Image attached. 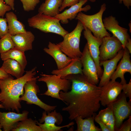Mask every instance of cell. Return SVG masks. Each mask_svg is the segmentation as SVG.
<instances>
[{"instance_id":"9","label":"cell","mask_w":131,"mask_h":131,"mask_svg":"<svg viewBox=\"0 0 131 131\" xmlns=\"http://www.w3.org/2000/svg\"><path fill=\"white\" fill-rule=\"evenodd\" d=\"M39 120V122L36 121V124L41 128L42 131H62V128H68L74 124L73 122H72L62 126L56 125L55 123L60 125L62 123L63 118L60 113L54 110L49 112L45 111L43 112L41 118Z\"/></svg>"},{"instance_id":"26","label":"cell","mask_w":131,"mask_h":131,"mask_svg":"<svg viewBox=\"0 0 131 131\" xmlns=\"http://www.w3.org/2000/svg\"><path fill=\"white\" fill-rule=\"evenodd\" d=\"M0 56L2 60L3 61L9 59L16 60L24 69L27 64V62L24 52L15 47L5 53L0 54Z\"/></svg>"},{"instance_id":"12","label":"cell","mask_w":131,"mask_h":131,"mask_svg":"<svg viewBox=\"0 0 131 131\" xmlns=\"http://www.w3.org/2000/svg\"><path fill=\"white\" fill-rule=\"evenodd\" d=\"M83 34L87 41L90 54L96 65L98 75L99 78L101 76L103 71L100 65L99 47L102 42V39L94 36L91 31L84 26Z\"/></svg>"},{"instance_id":"41","label":"cell","mask_w":131,"mask_h":131,"mask_svg":"<svg viewBox=\"0 0 131 131\" xmlns=\"http://www.w3.org/2000/svg\"><path fill=\"white\" fill-rule=\"evenodd\" d=\"M126 48L131 53V39L130 38H128L125 45Z\"/></svg>"},{"instance_id":"2","label":"cell","mask_w":131,"mask_h":131,"mask_svg":"<svg viewBox=\"0 0 131 131\" xmlns=\"http://www.w3.org/2000/svg\"><path fill=\"white\" fill-rule=\"evenodd\" d=\"M36 68L34 67L26 71L24 75L15 79L9 74L7 78L0 80V103L4 108L9 111H16L19 113L22 107L20 96L24 94L25 84L34 78L36 73Z\"/></svg>"},{"instance_id":"1","label":"cell","mask_w":131,"mask_h":131,"mask_svg":"<svg viewBox=\"0 0 131 131\" xmlns=\"http://www.w3.org/2000/svg\"><path fill=\"white\" fill-rule=\"evenodd\" d=\"M65 78L71 81V89L60 91L59 95L66 105L62 110L68 113L69 120L77 117L84 118L96 113L100 106L101 87L90 82L83 74L70 75Z\"/></svg>"},{"instance_id":"38","label":"cell","mask_w":131,"mask_h":131,"mask_svg":"<svg viewBox=\"0 0 131 131\" xmlns=\"http://www.w3.org/2000/svg\"><path fill=\"white\" fill-rule=\"evenodd\" d=\"M119 3L121 4L123 3L124 5L129 9L131 6V0H118Z\"/></svg>"},{"instance_id":"33","label":"cell","mask_w":131,"mask_h":131,"mask_svg":"<svg viewBox=\"0 0 131 131\" xmlns=\"http://www.w3.org/2000/svg\"><path fill=\"white\" fill-rule=\"evenodd\" d=\"M131 131V116L122 124L116 131Z\"/></svg>"},{"instance_id":"36","label":"cell","mask_w":131,"mask_h":131,"mask_svg":"<svg viewBox=\"0 0 131 131\" xmlns=\"http://www.w3.org/2000/svg\"><path fill=\"white\" fill-rule=\"evenodd\" d=\"M79 0H63L61 7L59 8L60 12L62 11L67 7H70L78 3Z\"/></svg>"},{"instance_id":"20","label":"cell","mask_w":131,"mask_h":131,"mask_svg":"<svg viewBox=\"0 0 131 131\" xmlns=\"http://www.w3.org/2000/svg\"><path fill=\"white\" fill-rule=\"evenodd\" d=\"M11 37L15 47L24 52L32 49L35 36L31 31L11 35Z\"/></svg>"},{"instance_id":"14","label":"cell","mask_w":131,"mask_h":131,"mask_svg":"<svg viewBox=\"0 0 131 131\" xmlns=\"http://www.w3.org/2000/svg\"><path fill=\"white\" fill-rule=\"evenodd\" d=\"M103 21L106 30L111 32L121 42L124 49L128 38L130 37L128 29L120 26L115 17L112 16L105 17Z\"/></svg>"},{"instance_id":"11","label":"cell","mask_w":131,"mask_h":131,"mask_svg":"<svg viewBox=\"0 0 131 131\" xmlns=\"http://www.w3.org/2000/svg\"><path fill=\"white\" fill-rule=\"evenodd\" d=\"M123 49L121 42L113 35L103 37L99 47L100 61H105L113 58Z\"/></svg>"},{"instance_id":"44","label":"cell","mask_w":131,"mask_h":131,"mask_svg":"<svg viewBox=\"0 0 131 131\" xmlns=\"http://www.w3.org/2000/svg\"><path fill=\"white\" fill-rule=\"evenodd\" d=\"M2 128V126H1L0 124V131H2L1 129Z\"/></svg>"},{"instance_id":"40","label":"cell","mask_w":131,"mask_h":131,"mask_svg":"<svg viewBox=\"0 0 131 131\" xmlns=\"http://www.w3.org/2000/svg\"><path fill=\"white\" fill-rule=\"evenodd\" d=\"M4 0L6 3L11 7L12 10H14V1L15 0Z\"/></svg>"},{"instance_id":"21","label":"cell","mask_w":131,"mask_h":131,"mask_svg":"<svg viewBox=\"0 0 131 131\" xmlns=\"http://www.w3.org/2000/svg\"><path fill=\"white\" fill-rule=\"evenodd\" d=\"M82 67L80 58L74 59L64 68L60 69L54 70L52 71L51 73L64 78L70 75L82 74Z\"/></svg>"},{"instance_id":"27","label":"cell","mask_w":131,"mask_h":131,"mask_svg":"<svg viewBox=\"0 0 131 131\" xmlns=\"http://www.w3.org/2000/svg\"><path fill=\"white\" fill-rule=\"evenodd\" d=\"M12 131H42V130L39 126L36 125V121L30 118L19 122L16 127Z\"/></svg>"},{"instance_id":"32","label":"cell","mask_w":131,"mask_h":131,"mask_svg":"<svg viewBox=\"0 0 131 131\" xmlns=\"http://www.w3.org/2000/svg\"><path fill=\"white\" fill-rule=\"evenodd\" d=\"M11 10V7L6 3L4 0H0V17H3L7 12Z\"/></svg>"},{"instance_id":"23","label":"cell","mask_w":131,"mask_h":131,"mask_svg":"<svg viewBox=\"0 0 131 131\" xmlns=\"http://www.w3.org/2000/svg\"><path fill=\"white\" fill-rule=\"evenodd\" d=\"M63 0H45L38 8V13L54 17L60 13Z\"/></svg>"},{"instance_id":"17","label":"cell","mask_w":131,"mask_h":131,"mask_svg":"<svg viewBox=\"0 0 131 131\" xmlns=\"http://www.w3.org/2000/svg\"><path fill=\"white\" fill-rule=\"evenodd\" d=\"M88 0H79L78 3L70 6L69 8L65 10L62 13H59L54 17L60 21L62 24H67L69 22V20H71L75 18L80 12H87L91 9V7L89 5L82 7Z\"/></svg>"},{"instance_id":"3","label":"cell","mask_w":131,"mask_h":131,"mask_svg":"<svg viewBox=\"0 0 131 131\" xmlns=\"http://www.w3.org/2000/svg\"><path fill=\"white\" fill-rule=\"evenodd\" d=\"M84 28L82 23L78 20L75 29L66 34L63 40L56 44L62 51L69 57L74 59L80 58L82 54L80 49L81 33Z\"/></svg>"},{"instance_id":"5","label":"cell","mask_w":131,"mask_h":131,"mask_svg":"<svg viewBox=\"0 0 131 131\" xmlns=\"http://www.w3.org/2000/svg\"><path fill=\"white\" fill-rule=\"evenodd\" d=\"M29 26L43 32L52 33L63 37L68 33L61 26L57 19L50 16L38 13L28 18Z\"/></svg>"},{"instance_id":"22","label":"cell","mask_w":131,"mask_h":131,"mask_svg":"<svg viewBox=\"0 0 131 131\" xmlns=\"http://www.w3.org/2000/svg\"><path fill=\"white\" fill-rule=\"evenodd\" d=\"M5 16L8 25V33L11 35L26 32L25 25L18 20L17 16L13 12H7Z\"/></svg>"},{"instance_id":"31","label":"cell","mask_w":131,"mask_h":131,"mask_svg":"<svg viewBox=\"0 0 131 131\" xmlns=\"http://www.w3.org/2000/svg\"><path fill=\"white\" fill-rule=\"evenodd\" d=\"M8 33V28L6 18L0 17V39Z\"/></svg>"},{"instance_id":"28","label":"cell","mask_w":131,"mask_h":131,"mask_svg":"<svg viewBox=\"0 0 131 131\" xmlns=\"http://www.w3.org/2000/svg\"><path fill=\"white\" fill-rule=\"evenodd\" d=\"M14 47L11 35L9 33L0 39V54L5 53Z\"/></svg>"},{"instance_id":"43","label":"cell","mask_w":131,"mask_h":131,"mask_svg":"<svg viewBox=\"0 0 131 131\" xmlns=\"http://www.w3.org/2000/svg\"><path fill=\"white\" fill-rule=\"evenodd\" d=\"M89 0L90 1L92 2H94L96 1V0Z\"/></svg>"},{"instance_id":"24","label":"cell","mask_w":131,"mask_h":131,"mask_svg":"<svg viewBox=\"0 0 131 131\" xmlns=\"http://www.w3.org/2000/svg\"><path fill=\"white\" fill-rule=\"evenodd\" d=\"M0 67L7 74L14 76L16 78L22 76L25 71L18 62L11 59L4 61Z\"/></svg>"},{"instance_id":"7","label":"cell","mask_w":131,"mask_h":131,"mask_svg":"<svg viewBox=\"0 0 131 131\" xmlns=\"http://www.w3.org/2000/svg\"><path fill=\"white\" fill-rule=\"evenodd\" d=\"M39 76L35 77L33 79L27 81L24 86L25 91L23 95L20 98V101H25L28 104H34L44 109L47 112L54 110L57 106H51L43 102L39 99L37 94L40 92L38 86L36 84Z\"/></svg>"},{"instance_id":"35","label":"cell","mask_w":131,"mask_h":131,"mask_svg":"<svg viewBox=\"0 0 131 131\" xmlns=\"http://www.w3.org/2000/svg\"><path fill=\"white\" fill-rule=\"evenodd\" d=\"M122 85V90L126 97L129 98V100H131V79L129 83Z\"/></svg>"},{"instance_id":"25","label":"cell","mask_w":131,"mask_h":131,"mask_svg":"<svg viewBox=\"0 0 131 131\" xmlns=\"http://www.w3.org/2000/svg\"><path fill=\"white\" fill-rule=\"evenodd\" d=\"M96 113L92 116L83 118L77 117L74 119L77 125L76 131H101L100 128L95 125L94 121Z\"/></svg>"},{"instance_id":"18","label":"cell","mask_w":131,"mask_h":131,"mask_svg":"<svg viewBox=\"0 0 131 131\" xmlns=\"http://www.w3.org/2000/svg\"><path fill=\"white\" fill-rule=\"evenodd\" d=\"M124 49L123 57L110 79L111 80L115 81L117 78H120L121 82L120 83L122 85L126 83L124 77L125 74L129 72L131 74L130 53L126 48Z\"/></svg>"},{"instance_id":"6","label":"cell","mask_w":131,"mask_h":131,"mask_svg":"<svg viewBox=\"0 0 131 131\" xmlns=\"http://www.w3.org/2000/svg\"><path fill=\"white\" fill-rule=\"evenodd\" d=\"M41 75V77L38 78V81L45 82L47 85V90L40 95L50 96L62 101L60 96L59 92L60 91L67 92L70 90L71 85V81L65 78H62L55 74H44Z\"/></svg>"},{"instance_id":"10","label":"cell","mask_w":131,"mask_h":131,"mask_svg":"<svg viewBox=\"0 0 131 131\" xmlns=\"http://www.w3.org/2000/svg\"><path fill=\"white\" fill-rule=\"evenodd\" d=\"M80 59L83 67L82 74L90 82L97 85L99 81L97 69L89 52L87 43L84 46Z\"/></svg>"},{"instance_id":"19","label":"cell","mask_w":131,"mask_h":131,"mask_svg":"<svg viewBox=\"0 0 131 131\" xmlns=\"http://www.w3.org/2000/svg\"><path fill=\"white\" fill-rule=\"evenodd\" d=\"M43 50L54 59L58 69L67 65L73 59L69 57L63 53L56 44L51 42H49L48 48H44Z\"/></svg>"},{"instance_id":"29","label":"cell","mask_w":131,"mask_h":131,"mask_svg":"<svg viewBox=\"0 0 131 131\" xmlns=\"http://www.w3.org/2000/svg\"><path fill=\"white\" fill-rule=\"evenodd\" d=\"M103 109L100 110L95 117L101 121L106 124L109 120L111 109L109 106Z\"/></svg>"},{"instance_id":"30","label":"cell","mask_w":131,"mask_h":131,"mask_svg":"<svg viewBox=\"0 0 131 131\" xmlns=\"http://www.w3.org/2000/svg\"><path fill=\"white\" fill-rule=\"evenodd\" d=\"M20 0L22 4L24 10L27 12L34 10L40 2V0Z\"/></svg>"},{"instance_id":"13","label":"cell","mask_w":131,"mask_h":131,"mask_svg":"<svg viewBox=\"0 0 131 131\" xmlns=\"http://www.w3.org/2000/svg\"><path fill=\"white\" fill-rule=\"evenodd\" d=\"M101 87L100 103L106 106L116 100L122 90V85L116 81L111 80Z\"/></svg>"},{"instance_id":"16","label":"cell","mask_w":131,"mask_h":131,"mask_svg":"<svg viewBox=\"0 0 131 131\" xmlns=\"http://www.w3.org/2000/svg\"><path fill=\"white\" fill-rule=\"evenodd\" d=\"M124 51L123 49L120 50L117 55L111 59L100 61V65L103 66L104 70L100 78L98 86L101 87L110 81L116 69L118 62L123 57Z\"/></svg>"},{"instance_id":"37","label":"cell","mask_w":131,"mask_h":131,"mask_svg":"<svg viewBox=\"0 0 131 131\" xmlns=\"http://www.w3.org/2000/svg\"><path fill=\"white\" fill-rule=\"evenodd\" d=\"M94 121L98 124L100 127V128L102 131H109L107 128L105 124L101 121L95 117Z\"/></svg>"},{"instance_id":"8","label":"cell","mask_w":131,"mask_h":131,"mask_svg":"<svg viewBox=\"0 0 131 131\" xmlns=\"http://www.w3.org/2000/svg\"><path fill=\"white\" fill-rule=\"evenodd\" d=\"M127 98L123 92H121L115 101L107 106L110 108L115 118V131L131 115V100L128 101Z\"/></svg>"},{"instance_id":"15","label":"cell","mask_w":131,"mask_h":131,"mask_svg":"<svg viewBox=\"0 0 131 131\" xmlns=\"http://www.w3.org/2000/svg\"><path fill=\"white\" fill-rule=\"evenodd\" d=\"M29 112L24 110L22 113L0 111V124L4 131H10L16 127L19 122L27 118Z\"/></svg>"},{"instance_id":"39","label":"cell","mask_w":131,"mask_h":131,"mask_svg":"<svg viewBox=\"0 0 131 131\" xmlns=\"http://www.w3.org/2000/svg\"><path fill=\"white\" fill-rule=\"evenodd\" d=\"M9 74L6 73L1 67L0 68V80L8 77Z\"/></svg>"},{"instance_id":"34","label":"cell","mask_w":131,"mask_h":131,"mask_svg":"<svg viewBox=\"0 0 131 131\" xmlns=\"http://www.w3.org/2000/svg\"><path fill=\"white\" fill-rule=\"evenodd\" d=\"M115 119L113 112L111 110L110 117L107 123L106 124L109 131H115Z\"/></svg>"},{"instance_id":"4","label":"cell","mask_w":131,"mask_h":131,"mask_svg":"<svg viewBox=\"0 0 131 131\" xmlns=\"http://www.w3.org/2000/svg\"><path fill=\"white\" fill-rule=\"evenodd\" d=\"M106 9V5L102 4L99 11L93 15H88L79 12L75 18L80 21L85 26L90 30L95 37L102 39L103 37L111 36L105 29L102 18L103 14Z\"/></svg>"},{"instance_id":"42","label":"cell","mask_w":131,"mask_h":131,"mask_svg":"<svg viewBox=\"0 0 131 131\" xmlns=\"http://www.w3.org/2000/svg\"><path fill=\"white\" fill-rule=\"evenodd\" d=\"M0 108H4L3 106L1 104H0Z\"/></svg>"}]
</instances>
